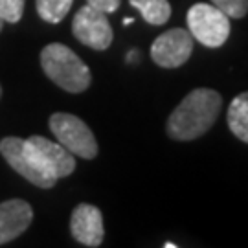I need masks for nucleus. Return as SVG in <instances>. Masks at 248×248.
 <instances>
[{"label": "nucleus", "instance_id": "13", "mask_svg": "<svg viewBox=\"0 0 248 248\" xmlns=\"http://www.w3.org/2000/svg\"><path fill=\"white\" fill-rule=\"evenodd\" d=\"M74 0H37V13L39 17L50 22V24H57L62 18L68 15Z\"/></svg>", "mask_w": 248, "mask_h": 248}, {"label": "nucleus", "instance_id": "12", "mask_svg": "<svg viewBox=\"0 0 248 248\" xmlns=\"http://www.w3.org/2000/svg\"><path fill=\"white\" fill-rule=\"evenodd\" d=\"M131 6L142 13L143 20L151 26H162L171 17V6L168 0H129Z\"/></svg>", "mask_w": 248, "mask_h": 248}, {"label": "nucleus", "instance_id": "10", "mask_svg": "<svg viewBox=\"0 0 248 248\" xmlns=\"http://www.w3.org/2000/svg\"><path fill=\"white\" fill-rule=\"evenodd\" d=\"M33 219L31 206L22 199L0 202V245L17 239L28 230Z\"/></svg>", "mask_w": 248, "mask_h": 248}, {"label": "nucleus", "instance_id": "14", "mask_svg": "<svg viewBox=\"0 0 248 248\" xmlns=\"http://www.w3.org/2000/svg\"><path fill=\"white\" fill-rule=\"evenodd\" d=\"M26 0H0V18L4 22L17 24L24 13Z\"/></svg>", "mask_w": 248, "mask_h": 248}, {"label": "nucleus", "instance_id": "8", "mask_svg": "<svg viewBox=\"0 0 248 248\" xmlns=\"http://www.w3.org/2000/svg\"><path fill=\"white\" fill-rule=\"evenodd\" d=\"M193 37L184 28L168 30L151 45V59L162 68H178L191 57Z\"/></svg>", "mask_w": 248, "mask_h": 248}, {"label": "nucleus", "instance_id": "17", "mask_svg": "<svg viewBox=\"0 0 248 248\" xmlns=\"http://www.w3.org/2000/svg\"><path fill=\"white\" fill-rule=\"evenodd\" d=\"M136 57H138V52H136V50H133V52H129V55H127V61L131 62V61H134Z\"/></svg>", "mask_w": 248, "mask_h": 248}, {"label": "nucleus", "instance_id": "11", "mask_svg": "<svg viewBox=\"0 0 248 248\" xmlns=\"http://www.w3.org/2000/svg\"><path fill=\"white\" fill-rule=\"evenodd\" d=\"M226 118L232 134L248 143V92H241L232 99Z\"/></svg>", "mask_w": 248, "mask_h": 248}, {"label": "nucleus", "instance_id": "19", "mask_svg": "<svg viewBox=\"0 0 248 248\" xmlns=\"http://www.w3.org/2000/svg\"><path fill=\"white\" fill-rule=\"evenodd\" d=\"M164 247H166V248H175V247H177V245H173V243H166Z\"/></svg>", "mask_w": 248, "mask_h": 248}, {"label": "nucleus", "instance_id": "21", "mask_svg": "<svg viewBox=\"0 0 248 248\" xmlns=\"http://www.w3.org/2000/svg\"><path fill=\"white\" fill-rule=\"evenodd\" d=\"M0 94H2V89H0Z\"/></svg>", "mask_w": 248, "mask_h": 248}, {"label": "nucleus", "instance_id": "7", "mask_svg": "<svg viewBox=\"0 0 248 248\" xmlns=\"http://www.w3.org/2000/svg\"><path fill=\"white\" fill-rule=\"evenodd\" d=\"M0 153L9 166L15 169L20 177L26 178L28 182L35 184L37 187H45V189L55 186L57 178L37 166L35 160L31 158V155L28 153L26 145H24V138H18V136L2 138L0 140Z\"/></svg>", "mask_w": 248, "mask_h": 248}, {"label": "nucleus", "instance_id": "5", "mask_svg": "<svg viewBox=\"0 0 248 248\" xmlns=\"http://www.w3.org/2000/svg\"><path fill=\"white\" fill-rule=\"evenodd\" d=\"M72 33L79 41L81 45L89 46L92 50L103 52L112 45V26L107 18V13L92 6H83L76 13L72 20Z\"/></svg>", "mask_w": 248, "mask_h": 248}, {"label": "nucleus", "instance_id": "9", "mask_svg": "<svg viewBox=\"0 0 248 248\" xmlns=\"http://www.w3.org/2000/svg\"><path fill=\"white\" fill-rule=\"evenodd\" d=\"M70 232L74 239L83 247L96 248L103 243L105 228H103V215L99 208L92 204H78L70 217Z\"/></svg>", "mask_w": 248, "mask_h": 248}, {"label": "nucleus", "instance_id": "20", "mask_svg": "<svg viewBox=\"0 0 248 248\" xmlns=\"http://www.w3.org/2000/svg\"><path fill=\"white\" fill-rule=\"evenodd\" d=\"M2 24H4V20H2V18H0V31H2Z\"/></svg>", "mask_w": 248, "mask_h": 248}, {"label": "nucleus", "instance_id": "18", "mask_svg": "<svg viewBox=\"0 0 248 248\" xmlns=\"http://www.w3.org/2000/svg\"><path fill=\"white\" fill-rule=\"evenodd\" d=\"M124 24H125V26H131V24H133V18H131V17H125L124 18Z\"/></svg>", "mask_w": 248, "mask_h": 248}, {"label": "nucleus", "instance_id": "15", "mask_svg": "<svg viewBox=\"0 0 248 248\" xmlns=\"http://www.w3.org/2000/svg\"><path fill=\"white\" fill-rule=\"evenodd\" d=\"M230 18H243L248 13V0H210Z\"/></svg>", "mask_w": 248, "mask_h": 248}, {"label": "nucleus", "instance_id": "6", "mask_svg": "<svg viewBox=\"0 0 248 248\" xmlns=\"http://www.w3.org/2000/svg\"><path fill=\"white\" fill-rule=\"evenodd\" d=\"M28 153L35 160L39 168L48 171L52 177L64 178L74 173L76 169V158L68 149H64L61 143H55L45 136H30L24 140Z\"/></svg>", "mask_w": 248, "mask_h": 248}, {"label": "nucleus", "instance_id": "4", "mask_svg": "<svg viewBox=\"0 0 248 248\" xmlns=\"http://www.w3.org/2000/svg\"><path fill=\"white\" fill-rule=\"evenodd\" d=\"M50 131L64 149L74 156L92 160L98 156V142L94 133L81 118L68 112H55L50 118Z\"/></svg>", "mask_w": 248, "mask_h": 248}, {"label": "nucleus", "instance_id": "3", "mask_svg": "<svg viewBox=\"0 0 248 248\" xmlns=\"http://www.w3.org/2000/svg\"><path fill=\"white\" fill-rule=\"evenodd\" d=\"M187 31L206 48H219L230 37V17L210 4H193L187 9Z\"/></svg>", "mask_w": 248, "mask_h": 248}, {"label": "nucleus", "instance_id": "1", "mask_svg": "<svg viewBox=\"0 0 248 248\" xmlns=\"http://www.w3.org/2000/svg\"><path fill=\"white\" fill-rule=\"evenodd\" d=\"M222 98L213 89H195L169 114L166 133L177 142H191L213 127L221 114Z\"/></svg>", "mask_w": 248, "mask_h": 248}, {"label": "nucleus", "instance_id": "2", "mask_svg": "<svg viewBox=\"0 0 248 248\" xmlns=\"http://www.w3.org/2000/svg\"><path fill=\"white\" fill-rule=\"evenodd\" d=\"M41 66L50 79L70 94H79L90 87L92 74L78 53L68 46L52 43L41 52Z\"/></svg>", "mask_w": 248, "mask_h": 248}, {"label": "nucleus", "instance_id": "16", "mask_svg": "<svg viewBox=\"0 0 248 248\" xmlns=\"http://www.w3.org/2000/svg\"><path fill=\"white\" fill-rule=\"evenodd\" d=\"M87 4L92 6V8L99 9L103 13H114L116 9L120 8V0H87Z\"/></svg>", "mask_w": 248, "mask_h": 248}]
</instances>
